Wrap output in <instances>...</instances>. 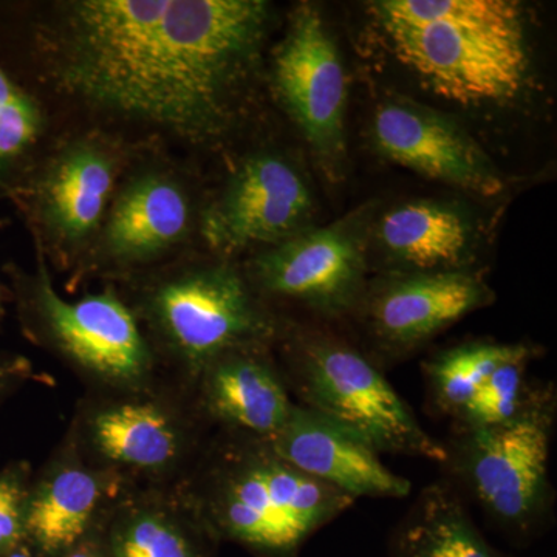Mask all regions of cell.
Here are the masks:
<instances>
[{
    "instance_id": "20",
    "label": "cell",
    "mask_w": 557,
    "mask_h": 557,
    "mask_svg": "<svg viewBox=\"0 0 557 557\" xmlns=\"http://www.w3.org/2000/svg\"><path fill=\"white\" fill-rule=\"evenodd\" d=\"M100 545L104 557H208L193 530L160 508L124 512Z\"/></svg>"
},
{
    "instance_id": "3",
    "label": "cell",
    "mask_w": 557,
    "mask_h": 557,
    "mask_svg": "<svg viewBox=\"0 0 557 557\" xmlns=\"http://www.w3.org/2000/svg\"><path fill=\"white\" fill-rule=\"evenodd\" d=\"M354 498L276 456L245 461L223 482L214 507L219 533L260 557H296Z\"/></svg>"
},
{
    "instance_id": "2",
    "label": "cell",
    "mask_w": 557,
    "mask_h": 557,
    "mask_svg": "<svg viewBox=\"0 0 557 557\" xmlns=\"http://www.w3.org/2000/svg\"><path fill=\"white\" fill-rule=\"evenodd\" d=\"M373 17L429 89L461 104L507 101L527 81L522 11L509 0H381Z\"/></svg>"
},
{
    "instance_id": "5",
    "label": "cell",
    "mask_w": 557,
    "mask_h": 557,
    "mask_svg": "<svg viewBox=\"0 0 557 557\" xmlns=\"http://www.w3.org/2000/svg\"><path fill=\"white\" fill-rule=\"evenodd\" d=\"M278 100L319 159L338 166L346 157L347 83L338 47L319 11L300 5L273 67Z\"/></svg>"
},
{
    "instance_id": "16",
    "label": "cell",
    "mask_w": 557,
    "mask_h": 557,
    "mask_svg": "<svg viewBox=\"0 0 557 557\" xmlns=\"http://www.w3.org/2000/svg\"><path fill=\"white\" fill-rule=\"evenodd\" d=\"M467 215L438 201H412L392 209L380 223V242L392 258L424 273L449 271L471 247Z\"/></svg>"
},
{
    "instance_id": "19",
    "label": "cell",
    "mask_w": 557,
    "mask_h": 557,
    "mask_svg": "<svg viewBox=\"0 0 557 557\" xmlns=\"http://www.w3.org/2000/svg\"><path fill=\"white\" fill-rule=\"evenodd\" d=\"M90 440L106 460L143 471L168 467L180 449L178 429L172 418L145 401L116 403L95 413Z\"/></svg>"
},
{
    "instance_id": "24",
    "label": "cell",
    "mask_w": 557,
    "mask_h": 557,
    "mask_svg": "<svg viewBox=\"0 0 557 557\" xmlns=\"http://www.w3.org/2000/svg\"><path fill=\"white\" fill-rule=\"evenodd\" d=\"M528 354L505 362L468 403V417L478 428L500 426L518 417L520 388Z\"/></svg>"
},
{
    "instance_id": "12",
    "label": "cell",
    "mask_w": 557,
    "mask_h": 557,
    "mask_svg": "<svg viewBox=\"0 0 557 557\" xmlns=\"http://www.w3.org/2000/svg\"><path fill=\"white\" fill-rule=\"evenodd\" d=\"M475 429L469 467L480 498L498 518L525 522L547 480V424L523 413L500 426Z\"/></svg>"
},
{
    "instance_id": "23",
    "label": "cell",
    "mask_w": 557,
    "mask_h": 557,
    "mask_svg": "<svg viewBox=\"0 0 557 557\" xmlns=\"http://www.w3.org/2000/svg\"><path fill=\"white\" fill-rule=\"evenodd\" d=\"M42 113L0 65V185L38 138Z\"/></svg>"
},
{
    "instance_id": "27",
    "label": "cell",
    "mask_w": 557,
    "mask_h": 557,
    "mask_svg": "<svg viewBox=\"0 0 557 557\" xmlns=\"http://www.w3.org/2000/svg\"><path fill=\"white\" fill-rule=\"evenodd\" d=\"M22 366L17 364V362H2L0 361V392L3 391L11 381L16 379L17 373H20Z\"/></svg>"
},
{
    "instance_id": "28",
    "label": "cell",
    "mask_w": 557,
    "mask_h": 557,
    "mask_svg": "<svg viewBox=\"0 0 557 557\" xmlns=\"http://www.w3.org/2000/svg\"><path fill=\"white\" fill-rule=\"evenodd\" d=\"M7 557H35V556H33V553L30 552V549L25 547V545H21L20 548L14 549V552L10 553V555Z\"/></svg>"
},
{
    "instance_id": "14",
    "label": "cell",
    "mask_w": 557,
    "mask_h": 557,
    "mask_svg": "<svg viewBox=\"0 0 557 557\" xmlns=\"http://www.w3.org/2000/svg\"><path fill=\"white\" fill-rule=\"evenodd\" d=\"M190 207L174 180L143 175L120 194L108 225L104 247L112 258L139 262L177 245L188 233Z\"/></svg>"
},
{
    "instance_id": "1",
    "label": "cell",
    "mask_w": 557,
    "mask_h": 557,
    "mask_svg": "<svg viewBox=\"0 0 557 557\" xmlns=\"http://www.w3.org/2000/svg\"><path fill=\"white\" fill-rule=\"evenodd\" d=\"M267 24L262 0H84L70 9L62 79L101 108L215 137Z\"/></svg>"
},
{
    "instance_id": "22",
    "label": "cell",
    "mask_w": 557,
    "mask_h": 557,
    "mask_svg": "<svg viewBox=\"0 0 557 557\" xmlns=\"http://www.w3.org/2000/svg\"><path fill=\"white\" fill-rule=\"evenodd\" d=\"M525 354L523 346L498 344H472L448 351L432 368L440 398L450 408H467L494 370Z\"/></svg>"
},
{
    "instance_id": "25",
    "label": "cell",
    "mask_w": 557,
    "mask_h": 557,
    "mask_svg": "<svg viewBox=\"0 0 557 557\" xmlns=\"http://www.w3.org/2000/svg\"><path fill=\"white\" fill-rule=\"evenodd\" d=\"M28 496L20 471L0 474V556L7 557L24 545Z\"/></svg>"
},
{
    "instance_id": "26",
    "label": "cell",
    "mask_w": 557,
    "mask_h": 557,
    "mask_svg": "<svg viewBox=\"0 0 557 557\" xmlns=\"http://www.w3.org/2000/svg\"><path fill=\"white\" fill-rule=\"evenodd\" d=\"M62 557H104V555H102L100 541L87 536Z\"/></svg>"
},
{
    "instance_id": "29",
    "label": "cell",
    "mask_w": 557,
    "mask_h": 557,
    "mask_svg": "<svg viewBox=\"0 0 557 557\" xmlns=\"http://www.w3.org/2000/svg\"><path fill=\"white\" fill-rule=\"evenodd\" d=\"M3 313V309H2V289H0V314Z\"/></svg>"
},
{
    "instance_id": "10",
    "label": "cell",
    "mask_w": 557,
    "mask_h": 557,
    "mask_svg": "<svg viewBox=\"0 0 557 557\" xmlns=\"http://www.w3.org/2000/svg\"><path fill=\"white\" fill-rule=\"evenodd\" d=\"M364 273V234L358 219L302 230L256 260L269 292L324 311L347 309Z\"/></svg>"
},
{
    "instance_id": "11",
    "label": "cell",
    "mask_w": 557,
    "mask_h": 557,
    "mask_svg": "<svg viewBox=\"0 0 557 557\" xmlns=\"http://www.w3.org/2000/svg\"><path fill=\"white\" fill-rule=\"evenodd\" d=\"M274 456L355 497H405L410 485L384 467L376 450L317 410L293 408L273 437Z\"/></svg>"
},
{
    "instance_id": "6",
    "label": "cell",
    "mask_w": 557,
    "mask_h": 557,
    "mask_svg": "<svg viewBox=\"0 0 557 557\" xmlns=\"http://www.w3.org/2000/svg\"><path fill=\"white\" fill-rule=\"evenodd\" d=\"M149 307L157 327L190 369L214 364L265 330L244 281L226 267L164 282Z\"/></svg>"
},
{
    "instance_id": "8",
    "label": "cell",
    "mask_w": 557,
    "mask_h": 557,
    "mask_svg": "<svg viewBox=\"0 0 557 557\" xmlns=\"http://www.w3.org/2000/svg\"><path fill=\"white\" fill-rule=\"evenodd\" d=\"M310 190L298 171L273 156L248 159L203 218L205 239L233 251L251 244H281L309 222Z\"/></svg>"
},
{
    "instance_id": "4",
    "label": "cell",
    "mask_w": 557,
    "mask_h": 557,
    "mask_svg": "<svg viewBox=\"0 0 557 557\" xmlns=\"http://www.w3.org/2000/svg\"><path fill=\"white\" fill-rule=\"evenodd\" d=\"M306 387L314 410L347 429L373 449L445 460L394 387L357 351L325 344L311 348Z\"/></svg>"
},
{
    "instance_id": "13",
    "label": "cell",
    "mask_w": 557,
    "mask_h": 557,
    "mask_svg": "<svg viewBox=\"0 0 557 557\" xmlns=\"http://www.w3.org/2000/svg\"><path fill=\"white\" fill-rule=\"evenodd\" d=\"M490 289L463 271H431L394 282L376 298L380 335L399 346L420 343L485 306Z\"/></svg>"
},
{
    "instance_id": "21",
    "label": "cell",
    "mask_w": 557,
    "mask_h": 557,
    "mask_svg": "<svg viewBox=\"0 0 557 557\" xmlns=\"http://www.w3.org/2000/svg\"><path fill=\"white\" fill-rule=\"evenodd\" d=\"M397 557H498L456 507H426L399 537Z\"/></svg>"
},
{
    "instance_id": "9",
    "label": "cell",
    "mask_w": 557,
    "mask_h": 557,
    "mask_svg": "<svg viewBox=\"0 0 557 557\" xmlns=\"http://www.w3.org/2000/svg\"><path fill=\"white\" fill-rule=\"evenodd\" d=\"M373 138L395 163L482 197L498 196L504 180L478 141L456 121L409 101L376 110Z\"/></svg>"
},
{
    "instance_id": "18",
    "label": "cell",
    "mask_w": 557,
    "mask_h": 557,
    "mask_svg": "<svg viewBox=\"0 0 557 557\" xmlns=\"http://www.w3.org/2000/svg\"><path fill=\"white\" fill-rule=\"evenodd\" d=\"M207 398L215 416L271 437L281 431L293 409L273 370L252 358H220L211 364Z\"/></svg>"
},
{
    "instance_id": "7",
    "label": "cell",
    "mask_w": 557,
    "mask_h": 557,
    "mask_svg": "<svg viewBox=\"0 0 557 557\" xmlns=\"http://www.w3.org/2000/svg\"><path fill=\"white\" fill-rule=\"evenodd\" d=\"M35 306L62 354L95 379L119 387L148 376L152 357L127 307L112 292L69 302L51 285L40 262Z\"/></svg>"
},
{
    "instance_id": "15",
    "label": "cell",
    "mask_w": 557,
    "mask_h": 557,
    "mask_svg": "<svg viewBox=\"0 0 557 557\" xmlns=\"http://www.w3.org/2000/svg\"><path fill=\"white\" fill-rule=\"evenodd\" d=\"M113 182L115 164L100 146H70L40 182V218L62 240L86 239L100 226Z\"/></svg>"
},
{
    "instance_id": "17",
    "label": "cell",
    "mask_w": 557,
    "mask_h": 557,
    "mask_svg": "<svg viewBox=\"0 0 557 557\" xmlns=\"http://www.w3.org/2000/svg\"><path fill=\"white\" fill-rule=\"evenodd\" d=\"M101 496L100 479L89 469H57L28 496L25 541L40 556H64L89 536Z\"/></svg>"
}]
</instances>
